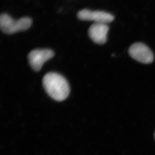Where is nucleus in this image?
I'll return each instance as SVG.
<instances>
[{
    "label": "nucleus",
    "instance_id": "nucleus-2",
    "mask_svg": "<svg viewBox=\"0 0 155 155\" xmlns=\"http://www.w3.org/2000/svg\"><path fill=\"white\" fill-rule=\"evenodd\" d=\"M32 25V20L29 17H24L14 20L9 15L3 14L0 18L2 30L6 34H14L28 29Z\"/></svg>",
    "mask_w": 155,
    "mask_h": 155
},
{
    "label": "nucleus",
    "instance_id": "nucleus-1",
    "mask_svg": "<svg viewBox=\"0 0 155 155\" xmlns=\"http://www.w3.org/2000/svg\"><path fill=\"white\" fill-rule=\"evenodd\" d=\"M43 84L48 95L56 101H63L69 95L70 89L68 81L58 74H47L43 78Z\"/></svg>",
    "mask_w": 155,
    "mask_h": 155
},
{
    "label": "nucleus",
    "instance_id": "nucleus-7",
    "mask_svg": "<svg viewBox=\"0 0 155 155\" xmlns=\"http://www.w3.org/2000/svg\"><path fill=\"white\" fill-rule=\"evenodd\" d=\"M154 136H155V134H154Z\"/></svg>",
    "mask_w": 155,
    "mask_h": 155
},
{
    "label": "nucleus",
    "instance_id": "nucleus-5",
    "mask_svg": "<svg viewBox=\"0 0 155 155\" xmlns=\"http://www.w3.org/2000/svg\"><path fill=\"white\" fill-rule=\"evenodd\" d=\"M78 17L82 20L92 21L97 23L107 24L112 22L114 17L110 14L100 11H93L84 9L78 12Z\"/></svg>",
    "mask_w": 155,
    "mask_h": 155
},
{
    "label": "nucleus",
    "instance_id": "nucleus-3",
    "mask_svg": "<svg viewBox=\"0 0 155 155\" xmlns=\"http://www.w3.org/2000/svg\"><path fill=\"white\" fill-rule=\"evenodd\" d=\"M130 56L135 60L145 64H149L154 61V56L150 48L143 43L132 44L129 49Z\"/></svg>",
    "mask_w": 155,
    "mask_h": 155
},
{
    "label": "nucleus",
    "instance_id": "nucleus-6",
    "mask_svg": "<svg viewBox=\"0 0 155 155\" xmlns=\"http://www.w3.org/2000/svg\"><path fill=\"white\" fill-rule=\"evenodd\" d=\"M108 29L106 24L94 23L88 30L89 37L97 44H104L107 40Z\"/></svg>",
    "mask_w": 155,
    "mask_h": 155
},
{
    "label": "nucleus",
    "instance_id": "nucleus-4",
    "mask_svg": "<svg viewBox=\"0 0 155 155\" xmlns=\"http://www.w3.org/2000/svg\"><path fill=\"white\" fill-rule=\"evenodd\" d=\"M54 53L48 49H37L31 51L28 56L30 64L34 70L39 71L43 64L54 56Z\"/></svg>",
    "mask_w": 155,
    "mask_h": 155
}]
</instances>
